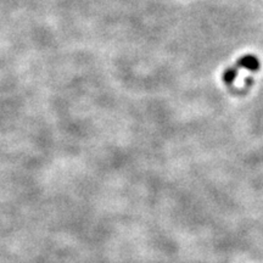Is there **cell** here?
<instances>
[{
  "instance_id": "cell-1",
  "label": "cell",
  "mask_w": 263,
  "mask_h": 263,
  "mask_svg": "<svg viewBox=\"0 0 263 263\" xmlns=\"http://www.w3.org/2000/svg\"><path fill=\"white\" fill-rule=\"evenodd\" d=\"M236 65L239 67H242V69H246L248 71L256 72L259 70V61L258 58L253 55H245V56H241L236 62Z\"/></svg>"
},
{
  "instance_id": "cell-2",
  "label": "cell",
  "mask_w": 263,
  "mask_h": 263,
  "mask_svg": "<svg viewBox=\"0 0 263 263\" xmlns=\"http://www.w3.org/2000/svg\"><path fill=\"white\" fill-rule=\"evenodd\" d=\"M236 76H238V70L234 69V67H229V69L226 70V72L223 73V81L226 82L227 84H232L234 81H235Z\"/></svg>"
}]
</instances>
